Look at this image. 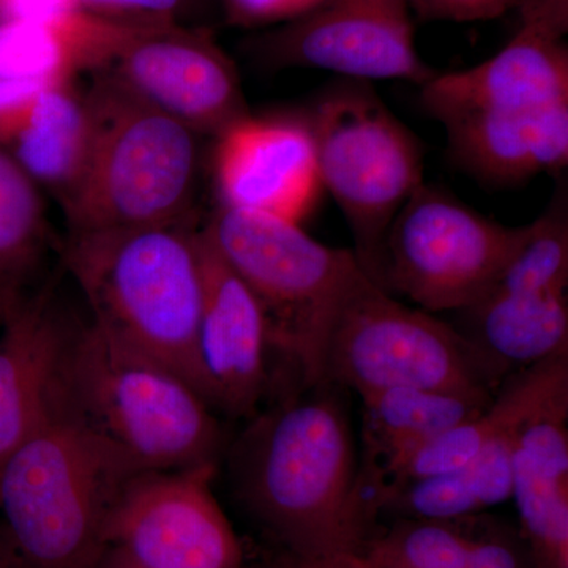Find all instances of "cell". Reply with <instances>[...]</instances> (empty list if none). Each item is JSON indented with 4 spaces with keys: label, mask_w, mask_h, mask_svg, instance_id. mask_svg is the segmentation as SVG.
Here are the masks:
<instances>
[{
    "label": "cell",
    "mask_w": 568,
    "mask_h": 568,
    "mask_svg": "<svg viewBox=\"0 0 568 568\" xmlns=\"http://www.w3.org/2000/svg\"><path fill=\"white\" fill-rule=\"evenodd\" d=\"M89 13L130 22H171L182 0H77Z\"/></svg>",
    "instance_id": "cell-29"
},
{
    "label": "cell",
    "mask_w": 568,
    "mask_h": 568,
    "mask_svg": "<svg viewBox=\"0 0 568 568\" xmlns=\"http://www.w3.org/2000/svg\"><path fill=\"white\" fill-rule=\"evenodd\" d=\"M474 530V517L396 518L390 529L339 556L357 568H469Z\"/></svg>",
    "instance_id": "cell-26"
},
{
    "label": "cell",
    "mask_w": 568,
    "mask_h": 568,
    "mask_svg": "<svg viewBox=\"0 0 568 568\" xmlns=\"http://www.w3.org/2000/svg\"><path fill=\"white\" fill-rule=\"evenodd\" d=\"M362 402L365 462L361 476L407 448L477 416L488 406L418 388H387L362 396Z\"/></svg>",
    "instance_id": "cell-25"
},
{
    "label": "cell",
    "mask_w": 568,
    "mask_h": 568,
    "mask_svg": "<svg viewBox=\"0 0 568 568\" xmlns=\"http://www.w3.org/2000/svg\"><path fill=\"white\" fill-rule=\"evenodd\" d=\"M526 234L528 224L497 223L422 183L388 227L377 286L433 315L462 312L493 290Z\"/></svg>",
    "instance_id": "cell-9"
},
{
    "label": "cell",
    "mask_w": 568,
    "mask_h": 568,
    "mask_svg": "<svg viewBox=\"0 0 568 568\" xmlns=\"http://www.w3.org/2000/svg\"><path fill=\"white\" fill-rule=\"evenodd\" d=\"M67 405L145 470L215 463L219 422L170 366L78 323L65 375Z\"/></svg>",
    "instance_id": "cell-5"
},
{
    "label": "cell",
    "mask_w": 568,
    "mask_h": 568,
    "mask_svg": "<svg viewBox=\"0 0 568 568\" xmlns=\"http://www.w3.org/2000/svg\"><path fill=\"white\" fill-rule=\"evenodd\" d=\"M517 10L514 36L493 58L418 88L435 121L462 112L526 118L568 104V0H525Z\"/></svg>",
    "instance_id": "cell-12"
},
{
    "label": "cell",
    "mask_w": 568,
    "mask_h": 568,
    "mask_svg": "<svg viewBox=\"0 0 568 568\" xmlns=\"http://www.w3.org/2000/svg\"><path fill=\"white\" fill-rule=\"evenodd\" d=\"M260 302L272 351L305 387L323 383L325 343L362 271L354 250L316 241L301 224L219 205L203 227Z\"/></svg>",
    "instance_id": "cell-6"
},
{
    "label": "cell",
    "mask_w": 568,
    "mask_h": 568,
    "mask_svg": "<svg viewBox=\"0 0 568 568\" xmlns=\"http://www.w3.org/2000/svg\"><path fill=\"white\" fill-rule=\"evenodd\" d=\"M99 568H149L134 562L129 556L123 555L119 549L110 548L106 555L103 556L102 562Z\"/></svg>",
    "instance_id": "cell-31"
},
{
    "label": "cell",
    "mask_w": 568,
    "mask_h": 568,
    "mask_svg": "<svg viewBox=\"0 0 568 568\" xmlns=\"http://www.w3.org/2000/svg\"><path fill=\"white\" fill-rule=\"evenodd\" d=\"M97 74L88 89L91 152L61 205L67 233L196 222L203 136L104 71Z\"/></svg>",
    "instance_id": "cell-4"
},
{
    "label": "cell",
    "mask_w": 568,
    "mask_h": 568,
    "mask_svg": "<svg viewBox=\"0 0 568 568\" xmlns=\"http://www.w3.org/2000/svg\"><path fill=\"white\" fill-rule=\"evenodd\" d=\"M41 192L0 142V320L36 290L54 246Z\"/></svg>",
    "instance_id": "cell-24"
},
{
    "label": "cell",
    "mask_w": 568,
    "mask_h": 568,
    "mask_svg": "<svg viewBox=\"0 0 568 568\" xmlns=\"http://www.w3.org/2000/svg\"><path fill=\"white\" fill-rule=\"evenodd\" d=\"M0 321L2 466L62 406L67 362L78 321L63 313L54 278L36 287Z\"/></svg>",
    "instance_id": "cell-15"
},
{
    "label": "cell",
    "mask_w": 568,
    "mask_h": 568,
    "mask_svg": "<svg viewBox=\"0 0 568 568\" xmlns=\"http://www.w3.org/2000/svg\"><path fill=\"white\" fill-rule=\"evenodd\" d=\"M103 71L203 138H216L250 114L230 55L207 33L171 22L142 29Z\"/></svg>",
    "instance_id": "cell-13"
},
{
    "label": "cell",
    "mask_w": 568,
    "mask_h": 568,
    "mask_svg": "<svg viewBox=\"0 0 568 568\" xmlns=\"http://www.w3.org/2000/svg\"><path fill=\"white\" fill-rule=\"evenodd\" d=\"M458 315V331L506 375L568 353L567 291L493 287Z\"/></svg>",
    "instance_id": "cell-21"
},
{
    "label": "cell",
    "mask_w": 568,
    "mask_h": 568,
    "mask_svg": "<svg viewBox=\"0 0 568 568\" xmlns=\"http://www.w3.org/2000/svg\"><path fill=\"white\" fill-rule=\"evenodd\" d=\"M568 395V353L525 366L504 377L495 398L480 414L429 437L417 446L362 474L361 488L369 514L388 491L443 476L467 465L491 440L526 422L552 402Z\"/></svg>",
    "instance_id": "cell-17"
},
{
    "label": "cell",
    "mask_w": 568,
    "mask_h": 568,
    "mask_svg": "<svg viewBox=\"0 0 568 568\" xmlns=\"http://www.w3.org/2000/svg\"><path fill=\"white\" fill-rule=\"evenodd\" d=\"M291 568H357L353 566L343 556H334V558L312 559V560H293Z\"/></svg>",
    "instance_id": "cell-30"
},
{
    "label": "cell",
    "mask_w": 568,
    "mask_h": 568,
    "mask_svg": "<svg viewBox=\"0 0 568 568\" xmlns=\"http://www.w3.org/2000/svg\"><path fill=\"white\" fill-rule=\"evenodd\" d=\"M268 69H316L355 81H406L437 73L422 58L409 0H321L252 43Z\"/></svg>",
    "instance_id": "cell-10"
},
{
    "label": "cell",
    "mask_w": 568,
    "mask_h": 568,
    "mask_svg": "<svg viewBox=\"0 0 568 568\" xmlns=\"http://www.w3.org/2000/svg\"><path fill=\"white\" fill-rule=\"evenodd\" d=\"M521 428L497 436L476 458L459 469L410 481L388 491L377 500L376 515L459 519L476 517L485 508L506 503L511 497L515 447Z\"/></svg>",
    "instance_id": "cell-23"
},
{
    "label": "cell",
    "mask_w": 568,
    "mask_h": 568,
    "mask_svg": "<svg viewBox=\"0 0 568 568\" xmlns=\"http://www.w3.org/2000/svg\"><path fill=\"white\" fill-rule=\"evenodd\" d=\"M216 463L144 470L123 489L110 548L149 568H244V549L212 491Z\"/></svg>",
    "instance_id": "cell-11"
},
{
    "label": "cell",
    "mask_w": 568,
    "mask_h": 568,
    "mask_svg": "<svg viewBox=\"0 0 568 568\" xmlns=\"http://www.w3.org/2000/svg\"><path fill=\"white\" fill-rule=\"evenodd\" d=\"M304 112L321 185L345 216L362 271L377 284L388 227L425 183L424 142L372 82L336 78Z\"/></svg>",
    "instance_id": "cell-7"
},
{
    "label": "cell",
    "mask_w": 568,
    "mask_h": 568,
    "mask_svg": "<svg viewBox=\"0 0 568 568\" xmlns=\"http://www.w3.org/2000/svg\"><path fill=\"white\" fill-rule=\"evenodd\" d=\"M0 568H26L2 529H0Z\"/></svg>",
    "instance_id": "cell-32"
},
{
    "label": "cell",
    "mask_w": 568,
    "mask_h": 568,
    "mask_svg": "<svg viewBox=\"0 0 568 568\" xmlns=\"http://www.w3.org/2000/svg\"><path fill=\"white\" fill-rule=\"evenodd\" d=\"M203 302L197 362L209 406L252 416L267 387V324L260 302L200 227Z\"/></svg>",
    "instance_id": "cell-16"
},
{
    "label": "cell",
    "mask_w": 568,
    "mask_h": 568,
    "mask_svg": "<svg viewBox=\"0 0 568 568\" xmlns=\"http://www.w3.org/2000/svg\"><path fill=\"white\" fill-rule=\"evenodd\" d=\"M59 252L91 323L170 366L205 399L196 349L203 302L196 222L67 233Z\"/></svg>",
    "instance_id": "cell-3"
},
{
    "label": "cell",
    "mask_w": 568,
    "mask_h": 568,
    "mask_svg": "<svg viewBox=\"0 0 568 568\" xmlns=\"http://www.w3.org/2000/svg\"><path fill=\"white\" fill-rule=\"evenodd\" d=\"M149 24L81 9L50 20L0 21V78L61 82L100 73Z\"/></svg>",
    "instance_id": "cell-20"
},
{
    "label": "cell",
    "mask_w": 568,
    "mask_h": 568,
    "mask_svg": "<svg viewBox=\"0 0 568 568\" xmlns=\"http://www.w3.org/2000/svg\"><path fill=\"white\" fill-rule=\"evenodd\" d=\"M503 372L454 325L362 274L347 291L325 343L323 383L366 396L418 388L489 405Z\"/></svg>",
    "instance_id": "cell-8"
},
{
    "label": "cell",
    "mask_w": 568,
    "mask_h": 568,
    "mask_svg": "<svg viewBox=\"0 0 568 568\" xmlns=\"http://www.w3.org/2000/svg\"><path fill=\"white\" fill-rule=\"evenodd\" d=\"M144 470L63 399L0 466L3 534L26 568H99L112 511Z\"/></svg>",
    "instance_id": "cell-2"
},
{
    "label": "cell",
    "mask_w": 568,
    "mask_h": 568,
    "mask_svg": "<svg viewBox=\"0 0 568 568\" xmlns=\"http://www.w3.org/2000/svg\"><path fill=\"white\" fill-rule=\"evenodd\" d=\"M331 387L254 418L233 454L239 499L293 560L349 555L372 536L353 432Z\"/></svg>",
    "instance_id": "cell-1"
},
{
    "label": "cell",
    "mask_w": 568,
    "mask_h": 568,
    "mask_svg": "<svg viewBox=\"0 0 568 568\" xmlns=\"http://www.w3.org/2000/svg\"><path fill=\"white\" fill-rule=\"evenodd\" d=\"M92 138L88 89L70 80L43 89L28 121L7 148L40 189L54 194L62 205L84 173Z\"/></svg>",
    "instance_id": "cell-22"
},
{
    "label": "cell",
    "mask_w": 568,
    "mask_h": 568,
    "mask_svg": "<svg viewBox=\"0 0 568 568\" xmlns=\"http://www.w3.org/2000/svg\"><path fill=\"white\" fill-rule=\"evenodd\" d=\"M525 0H409L416 17L425 21L474 22L495 20L518 9Z\"/></svg>",
    "instance_id": "cell-27"
},
{
    "label": "cell",
    "mask_w": 568,
    "mask_h": 568,
    "mask_svg": "<svg viewBox=\"0 0 568 568\" xmlns=\"http://www.w3.org/2000/svg\"><path fill=\"white\" fill-rule=\"evenodd\" d=\"M439 123L455 163L488 185H517L567 168L568 104L526 118L462 112Z\"/></svg>",
    "instance_id": "cell-19"
},
{
    "label": "cell",
    "mask_w": 568,
    "mask_h": 568,
    "mask_svg": "<svg viewBox=\"0 0 568 568\" xmlns=\"http://www.w3.org/2000/svg\"><path fill=\"white\" fill-rule=\"evenodd\" d=\"M568 395L519 432L511 497L534 568H568Z\"/></svg>",
    "instance_id": "cell-18"
},
{
    "label": "cell",
    "mask_w": 568,
    "mask_h": 568,
    "mask_svg": "<svg viewBox=\"0 0 568 568\" xmlns=\"http://www.w3.org/2000/svg\"><path fill=\"white\" fill-rule=\"evenodd\" d=\"M213 140L219 205L297 224L315 211L324 190L304 110L250 112Z\"/></svg>",
    "instance_id": "cell-14"
},
{
    "label": "cell",
    "mask_w": 568,
    "mask_h": 568,
    "mask_svg": "<svg viewBox=\"0 0 568 568\" xmlns=\"http://www.w3.org/2000/svg\"><path fill=\"white\" fill-rule=\"evenodd\" d=\"M317 2L321 0H223V6L233 24L256 28L282 24Z\"/></svg>",
    "instance_id": "cell-28"
}]
</instances>
